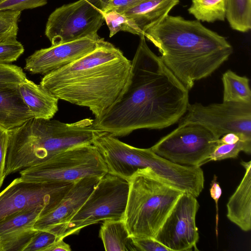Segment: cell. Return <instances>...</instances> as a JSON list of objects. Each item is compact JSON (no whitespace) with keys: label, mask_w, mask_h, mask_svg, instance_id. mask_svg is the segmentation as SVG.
<instances>
[{"label":"cell","mask_w":251,"mask_h":251,"mask_svg":"<svg viewBox=\"0 0 251 251\" xmlns=\"http://www.w3.org/2000/svg\"><path fill=\"white\" fill-rule=\"evenodd\" d=\"M140 37L121 93L93 120L95 128L116 137L139 129H160L174 125L189 103V90L151 50L145 36Z\"/></svg>","instance_id":"6da1fadb"},{"label":"cell","mask_w":251,"mask_h":251,"mask_svg":"<svg viewBox=\"0 0 251 251\" xmlns=\"http://www.w3.org/2000/svg\"><path fill=\"white\" fill-rule=\"evenodd\" d=\"M131 64L119 49L104 40L82 57L44 75L40 84L58 100L88 108L96 118L119 97Z\"/></svg>","instance_id":"7a4b0ae2"},{"label":"cell","mask_w":251,"mask_h":251,"mask_svg":"<svg viewBox=\"0 0 251 251\" xmlns=\"http://www.w3.org/2000/svg\"><path fill=\"white\" fill-rule=\"evenodd\" d=\"M166 67L188 90L210 75L233 52L226 38L198 20L168 15L143 34Z\"/></svg>","instance_id":"3957f363"},{"label":"cell","mask_w":251,"mask_h":251,"mask_svg":"<svg viewBox=\"0 0 251 251\" xmlns=\"http://www.w3.org/2000/svg\"><path fill=\"white\" fill-rule=\"evenodd\" d=\"M128 182L124 220L129 236L154 238L183 192L148 167L138 169Z\"/></svg>","instance_id":"277c9868"},{"label":"cell","mask_w":251,"mask_h":251,"mask_svg":"<svg viewBox=\"0 0 251 251\" xmlns=\"http://www.w3.org/2000/svg\"><path fill=\"white\" fill-rule=\"evenodd\" d=\"M19 172L20 177L26 181L74 182L86 177L101 178L108 169L97 148L90 144L60 152Z\"/></svg>","instance_id":"5b68a950"},{"label":"cell","mask_w":251,"mask_h":251,"mask_svg":"<svg viewBox=\"0 0 251 251\" xmlns=\"http://www.w3.org/2000/svg\"><path fill=\"white\" fill-rule=\"evenodd\" d=\"M129 191L127 180L107 173L83 205L60 232L64 238L100 221L124 220Z\"/></svg>","instance_id":"8992f818"},{"label":"cell","mask_w":251,"mask_h":251,"mask_svg":"<svg viewBox=\"0 0 251 251\" xmlns=\"http://www.w3.org/2000/svg\"><path fill=\"white\" fill-rule=\"evenodd\" d=\"M107 0H79L56 8L49 16L45 35L52 46L97 34L104 21Z\"/></svg>","instance_id":"52a82bcc"},{"label":"cell","mask_w":251,"mask_h":251,"mask_svg":"<svg viewBox=\"0 0 251 251\" xmlns=\"http://www.w3.org/2000/svg\"><path fill=\"white\" fill-rule=\"evenodd\" d=\"M219 138L204 126L194 123L178 124L151 149L173 163L201 167L218 145Z\"/></svg>","instance_id":"ba28073f"},{"label":"cell","mask_w":251,"mask_h":251,"mask_svg":"<svg viewBox=\"0 0 251 251\" xmlns=\"http://www.w3.org/2000/svg\"><path fill=\"white\" fill-rule=\"evenodd\" d=\"M74 183L29 182L20 177L14 179L0 193V222L15 213L37 206L50 211Z\"/></svg>","instance_id":"9c48e42d"},{"label":"cell","mask_w":251,"mask_h":251,"mask_svg":"<svg viewBox=\"0 0 251 251\" xmlns=\"http://www.w3.org/2000/svg\"><path fill=\"white\" fill-rule=\"evenodd\" d=\"M186 123L202 125L219 138L229 132L251 137V103H189L186 112L178 121V124Z\"/></svg>","instance_id":"30bf717a"},{"label":"cell","mask_w":251,"mask_h":251,"mask_svg":"<svg viewBox=\"0 0 251 251\" xmlns=\"http://www.w3.org/2000/svg\"><path fill=\"white\" fill-rule=\"evenodd\" d=\"M199 208L196 197L183 192L154 238L170 251H198L199 239L196 216Z\"/></svg>","instance_id":"8fae6325"},{"label":"cell","mask_w":251,"mask_h":251,"mask_svg":"<svg viewBox=\"0 0 251 251\" xmlns=\"http://www.w3.org/2000/svg\"><path fill=\"white\" fill-rule=\"evenodd\" d=\"M103 40L97 34L37 50L26 58L25 69L32 74L45 75L82 57Z\"/></svg>","instance_id":"7c38bea8"},{"label":"cell","mask_w":251,"mask_h":251,"mask_svg":"<svg viewBox=\"0 0 251 251\" xmlns=\"http://www.w3.org/2000/svg\"><path fill=\"white\" fill-rule=\"evenodd\" d=\"M100 178L86 177L75 182L57 206L38 218L34 229L49 231L58 236L83 205Z\"/></svg>","instance_id":"4fadbf2b"},{"label":"cell","mask_w":251,"mask_h":251,"mask_svg":"<svg viewBox=\"0 0 251 251\" xmlns=\"http://www.w3.org/2000/svg\"><path fill=\"white\" fill-rule=\"evenodd\" d=\"M48 210L43 206L26 209L0 222V247L19 246L36 231L33 226L38 218Z\"/></svg>","instance_id":"5bb4252c"},{"label":"cell","mask_w":251,"mask_h":251,"mask_svg":"<svg viewBox=\"0 0 251 251\" xmlns=\"http://www.w3.org/2000/svg\"><path fill=\"white\" fill-rule=\"evenodd\" d=\"M245 175L227 203V217L244 231L251 229V161H242Z\"/></svg>","instance_id":"9a60e30c"},{"label":"cell","mask_w":251,"mask_h":251,"mask_svg":"<svg viewBox=\"0 0 251 251\" xmlns=\"http://www.w3.org/2000/svg\"><path fill=\"white\" fill-rule=\"evenodd\" d=\"M19 89L33 118L51 119L58 111L59 100L41 84L25 78Z\"/></svg>","instance_id":"2e32d148"},{"label":"cell","mask_w":251,"mask_h":251,"mask_svg":"<svg viewBox=\"0 0 251 251\" xmlns=\"http://www.w3.org/2000/svg\"><path fill=\"white\" fill-rule=\"evenodd\" d=\"M33 118L19 86L0 88V126L10 130Z\"/></svg>","instance_id":"e0dca14e"},{"label":"cell","mask_w":251,"mask_h":251,"mask_svg":"<svg viewBox=\"0 0 251 251\" xmlns=\"http://www.w3.org/2000/svg\"><path fill=\"white\" fill-rule=\"evenodd\" d=\"M179 0H142L123 13L144 32L163 20Z\"/></svg>","instance_id":"ac0fdd59"},{"label":"cell","mask_w":251,"mask_h":251,"mask_svg":"<svg viewBox=\"0 0 251 251\" xmlns=\"http://www.w3.org/2000/svg\"><path fill=\"white\" fill-rule=\"evenodd\" d=\"M100 236L106 251H137L124 220L104 221Z\"/></svg>","instance_id":"d6986e66"},{"label":"cell","mask_w":251,"mask_h":251,"mask_svg":"<svg viewBox=\"0 0 251 251\" xmlns=\"http://www.w3.org/2000/svg\"><path fill=\"white\" fill-rule=\"evenodd\" d=\"M223 101L251 103L250 80L246 76H240L230 70L222 75Z\"/></svg>","instance_id":"ffe728a7"},{"label":"cell","mask_w":251,"mask_h":251,"mask_svg":"<svg viewBox=\"0 0 251 251\" xmlns=\"http://www.w3.org/2000/svg\"><path fill=\"white\" fill-rule=\"evenodd\" d=\"M226 9V0H192L188 11L198 21L213 23L225 21Z\"/></svg>","instance_id":"44dd1931"},{"label":"cell","mask_w":251,"mask_h":251,"mask_svg":"<svg viewBox=\"0 0 251 251\" xmlns=\"http://www.w3.org/2000/svg\"><path fill=\"white\" fill-rule=\"evenodd\" d=\"M226 18L233 29L248 32L251 29V0H226Z\"/></svg>","instance_id":"7402d4cb"},{"label":"cell","mask_w":251,"mask_h":251,"mask_svg":"<svg viewBox=\"0 0 251 251\" xmlns=\"http://www.w3.org/2000/svg\"><path fill=\"white\" fill-rule=\"evenodd\" d=\"M103 16L110 31V37L119 31L128 32L139 36L143 35V32L133 21L123 13L109 11L104 12Z\"/></svg>","instance_id":"603a6c76"},{"label":"cell","mask_w":251,"mask_h":251,"mask_svg":"<svg viewBox=\"0 0 251 251\" xmlns=\"http://www.w3.org/2000/svg\"><path fill=\"white\" fill-rule=\"evenodd\" d=\"M240 151L250 154L251 140H240L232 144H218L211 154L207 162L220 161L227 158H235Z\"/></svg>","instance_id":"cb8c5ba5"},{"label":"cell","mask_w":251,"mask_h":251,"mask_svg":"<svg viewBox=\"0 0 251 251\" xmlns=\"http://www.w3.org/2000/svg\"><path fill=\"white\" fill-rule=\"evenodd\" d=\"M24 50L17 37L0 39V63L10 64L16 61Z\"/></svg>","instance_id":"d4e9b609"},{"label":"cell","mask_w":251,"mask_h":251,"mask_svg":"<svg viewBox=\"0 0 251 251\" xmlns=\"http://www.w3.org/2000/svg\"><path fill=\"white\" fill-rule=\"evenodd\" d=\"M21 14L18 11H0V39L17 37Z\"/></svg>","instance_id":"484cf974"},{"label":"cell","mask_w":251,"mask_h":251,"mask_svg":"<svg viewBox=\"0 0 251 251\" xmlns=\"http://www.w3.org/2000/svg\"><path fill=\"white\" fill-rule=\"evenodd\" d=\"M25 78L26 75L21 67L0 63V88L19 86Z\"/></svg>","instance_id":"4316f807"},{"label":"cell","mask_w":251,"mask_h":251,"mask_svg":"<svg viewBox=\"0 0 251 251\" xmlns=\"http://www.w3.org/2000/svg\"><path fill=\"white\" fill-rule=\"evenodd\" d=\"M59 238L49 231L37 230L23 251H46Z\"/></svg>","instance_id":"83f0119b"},{"label":"cell","mask_w":251,"mask_h":251,"mask_svg":"<svg viewBox=\"0 0 251 251\" xmlns=\"http://www.w3.org/2000/svg\"><path fill=\"white\" fill-rule=\"evenodd\" d=\"M47 0H5L0 3V11H18L33 9L42 6Z\"/></svg>","instance_id":"f1b7e54d"},{"label":"cell","mask_w":251,"mask_h":251,"mask_svg":"<svg viewBox=\"0 0 251 251\" xmlns=\"http://www.w3.org/2000/svg\"><path fill=\"white\" fill-rule=\"evenodd\" d=\"M131 238L137 251H170L169 249L153 238L131 237Z\"/></svg>","instance_id":"f546056e"},{"label":"cell","mask_w":251,"mask_h":251,"mask_svg":"<svg viewBox=\"0 0 251 251\" xmlns=\"http://www.w3.org/2000/svg\"><path fill=\"white\" fill-rule=\"evenodd\" d=\"M8 138V130L0 126V189L6 177L5 167Z\"/></svg>","instance_id":"4dcf8cb0"},{"label":"cell","mask_w":251,"mask_h":251,"mask_svg":"<svg viewBox=\"0 0 251 251\" xmlns=\"http://www.w3.org/2000/svg\"><path fill=\"white\" fill-rule=\"evenodd\" d=\"M141 0H107L105 4L104 12L115 11L123 13Z\"/></svg>","instance_id":"1f68e13d"},{"label":"cell","mask_w":251,"mask_h":251,"mask_svg":"<svg viewBox=\"0 0 251 251\" xmlns=\"http://www.w3.org/2000/svg\"><path fill=\"white\" fill-rule=\"evenodd\" d=\"M210 194L211 197L214 200L216 204V235H218V202L220 198L222 195V189L220 186L219 182L217 181V177L214 175L213 178L210 184V188L209 189Z\"/></svg>","instance_id":"d6a6232c"},{"label":"cell","mask_w":251,"mask_h":251,"mask_svg":"<svg viewBox=\"0 0 251 251\" xmlns=\"http://www.w3.org/2000/svg\"><path fill=\"white\" fill-rule=\"evenodd\" d=\"M240 140H251V137L241 133L229 132L220 138L218 144H232Z\"/></svg>","instance_id":"836d02e7"},{"label":"cell","mask_w":251,"mask_h":251,"mask_svg":"<svg viewBox=\"0 0 251 251\" xmlns=\"http://www.w3.org/2000/svg\"><path fill=\"white\" fill-rule=\"evenodd\" d=\"M64 238L58 239L54 243L50 246L46 251H70L71 249L69 244L66 243Z\"/></svg>","instance_id":"e575fe53"},{"label":"cell","mask_w":251,"mask_h":251,"mask_svg":"<svg viewBox=\"0 0 251 251\" xmlns=\"http://www.w3.org/2000/svg\"><path fill=\"white\" fill-rule=\"evenodd\" d=\"M4 0H0V3L2 2V1H4Z\"/></svg>","instance_id":"d590c367"}]
</instances>
